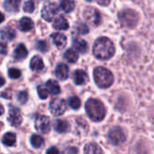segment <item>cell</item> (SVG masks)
I'll use <instances>...</instances> for the list:
<instances>
[{
	"label": "cell",
	"mask_w": 154,
	"mask_h": 154,
	"mask_svg": "<svg viewBox=\"0 0 154 154\" xmlns=\"http://www.w3.org/2000/svg\"><path fill=\"white\" fill-rule=\"evenodd\" d=\"M116 52V47L112 41L106 37H100L96 40L93 45V54L100 60L111 59Z\"/></svg>",
	"instance_id": "obj_1"
},
{
	"label": "cell",
	"mask_w": 154,
	"mask_h": 154,
	"mask_svg": "<svg viewBox=\"0 0 154 154\" xmlns=\"http://www.w3.org/2000/svg\"><path fill=\"white\" fill-rule=\"evenodd\" d=\"M86 112L88 117L94 122H101L106 116V108L104 104L95 98H90L86 102Z\"/></svg>",
	"instance_id": "obj_2"
},
{
	"label": "cell",
	"mask_w": 154,
	"mask_h": 154,
	"mask_svg": "<svg viewBox=\"0 0 154 154\" xmlns=\"http://www.w3.org/2000/svg\"><path fill=\"white\" fill-rule=\"evenodd\" d=\"M94 80L100 88H108L114 83V75L106 68L97 67L93 72Z\"/></svg>",
	"instance_id": "obj_3"
},
{
	"label": "cell",
	"mask_w": 154,
	"mask_h": 154,
	"mask_svg": "<svg viewBox=\"0 0 154 154\" xmlns=\"http://www.w3.org/2000/svg\"><path fill=\"white\" fill-rule=\"evenodd\" d=\"M118 18L122 25L127 28H134L139 22V14L133 9H125L118 14Z\"/></svg>",
	"instance_id": "obj_4"
},
{
	"label": "cell",
	"mask_w": 154,
	"mask_h": 154,
	"mask_svg": "<svg viewBox=\"0 0 154 154\" xmlns=\"http://www.w3.org/2000/svg\"><path fill=\"white\" fill-rule=\"evenodd\" d=\"M83 17L88 23L93 26H98L102 21L100 12L97 8L91 6H88L85 8L83 12Z\"/></svg>",
	"instance_id": "obj_5"
},
{
	"label": "cell",
	"mask_w": 154,
	"mask_h": 154,
	"mask_svg": "<svg viewBox=\"0 0 154 154\" xmlns=\"http://www.w3.org/2000/svg\"><path fill=\"white\" fill-rule=\"evenodd\" d=\"M108 139L113 145L117 146L126 141V136L121 127L114 126L108 132Z\"/></svg>",
	"instance_id": "obj_6"
},
{
	"label": "cell",
	"mask_w": 154,
	"mask_h": 154,
	"mask_svg": "<svg viewBox=\"0 0 154 154\" xmlns=\"http://www.w3.org/2000/svg\"><path fill=\"white\" fill-rule=\"evenodd\" d=\"M58 5L53 2H47L42 10V16L47 22H51L55 15L58 14Z\"/></svg>",
	"instance_id": "obj_7"
},
{
	"label": "cell",
	"mask_w": 154,
	"mask_h": 154,
	"mask_svg": "<svg viewBox=\"0 0 154 154\" xmlns=\"http://www.w3.org/2000/svg\"><path fill=\"white\" fill-rule=\"evenodd\" d=\"M50 111L55 116H60L63 115L66 111V103L64 99L54 98L50 103Z\"/></svg>",
	"instance_id": "obj_8"
},
{
	"label": "cell",
	"mask_w": 154,
	"mask_h": 154,
	"mask_svg": "<svg viewBox=\"0 0 154 154\" xmlns=\"http://www.w3.org/2000/svg\"><path fill=\"white\" fill-rule=\"evenodd\" d=\"M35 129L42 134H48L51 130V123L47 116H38L35 118Z\"/></svg>",
	"instance_id": "obj_9"
},
{
	"label": "cell",
	"mask_w": 154,
	"mask_h": 154,
	"mask_svg": "<svg viewBox=\"0 0 154 154\" xmlns=\"http://www.w3.org/2000/svg\"><path fill=\"white\" fill-rule=\"evenodd\" d=\"M22 114L20 112V110L17 107H14L11 106L10 110H9V118L8 121L11 124L12 126H19L22 123Z\"/></svg>",
	"instance_id": "obj_10"
},
{
	"label": "cell",
	"mask_w": 154,
	"mask_h": 154,
	"mask_svg": "<svg viewBox=\"0 0 154 154\" xmlns=\"http://www.w3.org/2000/svg\"><path fill=\"white\" fill-rule=\"evenodd\" d=\"M52 42L59 49H63L67 44V37L60 32H54L51 35Z\"/></svg>",
	"instance_id": "obj_11"
},
{
	"label": "cell",
	"mask_w": 154,
	"mask_h": 154,
	"mask_svg": "<svg viewBox=\"0 0 154 154\" xmlns=\"http://www.w3.org/2000/svg\"><path fill=\"white\" fill-rule=\"evenodd\" d=\"M69 67L66 64H63V63L59 64L57 66L56 69H55V75L60 80L67 79L68 77H69Z\"/></svg>",
	"instance_id": "obj_12"
},
{
	"label": "cell",
	"mask_w": 154,
	"mask_h": 154,
	"mask_svg": "<svg viewBox=\"0 0 154 154\" xmlns=\"http://www.w3.org/2000/svg\"><path fill=\"white\" fill-rule=\"evenodd\" d=\"M73 79L76 85H84L87 83L88 78L87 73L82 69H77L73 74Z\"/></svg>",
	"instance_id": "obj_13"
},
{
	"label": "cell",
	"mask_w": 154,
	"mask_h": 154,
	"mask_svg": "<svg viewBox=\"0 0 154 154\" xmlns=\"http://www.w3.org/2000/svg\"><path fill=\"white\" fill-rule=\"evenodd\" d=\"M52 26L55 30H68L69 29V23L68 21L61 15L58 16L55 18V20L53 21Z\"/></svg>",
	"instance_id": "obj_14"
},
{
	"label": "cell",
	"mask_w": 154,
	"mask_h": 154,
	"mask_svg": "<svg viewBox=\"0 0 154 154\" xmlns=\"http://www.w3.org/2000/svg\"><path fill=\"white\" fill-rule=\"evenodd\" d=\"M73 46L77 51H79L82 54L86 53L88 51V45L87 42L85 40L79 39V38L73 40Z\"/></svg>",
	"instance_id": "obj_15"
},
{
	"label": "cell",
	"mask_w": 154,
	"mask_h": 154,
	"mask_svg": "<svg viewBox=\"0 0 154 154\" xmlns=\"http://www.w3.org/2000/svg\"><path fill=\"white\" fill-rule=\"evenodd\" d=\"M18 27L22 32H29L33 28V22L29 17H23L19 21Z\"/></svg>",
	"instance_id": "obj_16"
},
{
	"label": "cell",
	"mask_w": 154,
	"mask_h": 154,
	"mask_svg": "<svg viewBox=\"0 0 154 154\" xmlns=\"http://www.w3.org/2000/svg\"><path fill=\"white\" fill-rule=\"evenodd\" d=\"M46 88L48 89L49 93L53 96H57L60 93V87L56 80L50 79L46 83Z\"/></svg>",
	"instance_id": "obj_17"
},
{
	"label": "cell",
	"mask_w": 154,
	"mask_h": 154,
	"mask_svg": "<svg viewBox=\"0 0 154 154\" xmlns=\"http://www.w3.org/2000/svg\"><path fill=\"white\" fill-rule=\"evenodd\" d=\"M54 129L59 134H64L67 133L69 129V125L65 120H56L54 123Z\"/></svg>",
	"instance_id": "obj_18"
},
{
	"label": "cell",
	"mask_w": 154,
	"mask_h": 154,
	"mask_svg": "<svg viewBox=\"0 0 154 154\" xmlns=\"http://www.w3.org/2000/svg\"><path fill=\"white\" fill-rule=\"evenodd\" d=\"M27 55H28V51H27L26 47H25L23 44H22V43L18 44V46L15 48L14 52V58H15L16 60H20L25 59V58L27 57Z\"/></svg>",
	"instance_id": "obj_19"
},
{
	"label": "cell",
	"mask_w": 154,
	"mask_h": 154,
	"mask_svg": "<svg viewBox=\"0 0 154 154\" xmlns=\"http://www.w3.org/2000/svg\"><path fill=\"white\" fill-rule=\"evenodd\" d=\"M30 68L32 70H35V71H41L42 69H43L44 64H43V61H42V58L39 57V56L32 57L31 61H30Z\"/></svg>",
	"instance_id": "obj_20"
},
{
	"label": "cell",
	"mask_w": 154,
	"mask_h": 154,
	"mask_svg": "<svg viewBox=\"0 0 154 154\" xmlns=\"http://www.w3.org/2000/svg\"><path fill=\"white\" fill-rule=\"evenodd\" d=\"M84 154H104L103 150L95 143H88L84 148Z\"/></svg>",
	"instance_id": "obj_21"
},
{
	"label": "cell",
	"mask_w": 154,
	"mask_h": 154,
	"mask_svg": "<svg viewBox=\"0 0 154 154\" xmlns=\"http://www.w3.org/2000/svg\"><path fill=\"white\" fill-rule=\"evenodd\" d=\"M19 0H5L4 2V8L7 12H17L19 10Z\"/></svg>",
	"instance_id": "obj_22"
},
{
	"label": "cell",
	"mask_w": 154,
	"mask_h": 154,
	"mask_svg": "<svg viewBox=\"0 0 154 154\" xmlns=\"http://www.w3.org/2000/svg\"><path fill=\"white\" fill-rule=\"evenodd\" d=\"M64 58L70 63H75L79 60V53L73 49H69L64 53Z\"/></svg>",
	"instance_id": "obj_23"
},
{
	"label": "cell",
	"mask_w": 154,
	"mask_h": 154,
	"mask_svg": "<svg viewBox=\"0 0 154 154\" xmlns=\"http://www.w3.org/2000/svg\"><path fill=\"white\" fill-rule=\"evenodd\" d=\"M15 142H16V135L12 132L6 133L3 136V143L6 146H9V147L14 146L15 144Z\"/></svg>",
	"instance_id": "obj_24"
},
{
	"label": "cell",
	"mask_w": 154,
	"mask_h": 154,
	"mask_svg": "<svg viewBox=\"0 0 154 154\" xmlns=\"http://www.w3.org/2000/svg\"><path fill=\"white\" fill-rule=\"evenodd\" d=\"M1 36L7 41H12L15 37V31L11 27H5L0 32Z\"/></svg>",
	"instance_id": "obj_25"
},
{
	"label": "cell",
	"mask_w": 154,
	"mask_h": 154,
	"mask_svg": "<svg viewBox=\"0 0 154 154\" xmlns=\"http://www.w3.org/2000/svg\"><path fill=\"white\" fill-rule=\"evenodd\" d=\"M60 6L65 13H70L75 8V2L73 0H61Z\"/></svg>",
	"instance_id": "obj_26"
},
{
	"label": "cell",
	"mask_w": 154,
	"mask_h": 154,
	"mask_svg": "<svg viewBox=\"0 0 154 154\" xmlns=\"http://www.w3.org/2000/svg\"><path fill=\"white\" fill-rule=\"evenodd\" d=\"M31 144L34 148H41L44 144V140L42 136L34 134L31 137Z\"/></svg>",
	"instance_id": "obj_27"
},
{
	"label": "cell",
	"mask_w": 154,
	"mask_h": 154,
	"mask_svg": "<svg viewBox=\"0 0 154 154\" xmlns=\"http://www.w3.org/2000/svg\"><path fill=\"white\" fill-rule=\"evenodd\" d=\"M68 103H69V106H70L72 109H74V110L79 109V108L80 107V106H81V101H80V99H79L78 97H76V96L70 97L69 98V100H68Z\"/></svg>",
	"instance_id": "obj_28"
},
{
	"label": "cell",
	"mask_w": 154,
	"mask_h": 154,
	"mask_svg": "<svg viewBox=\"0 0 154 154\" xmlns=\"http://www.w3.org/2000/svg\"><path fill=\"white\" fill-rule=\"evenodd\" d=\"M37 92H38V96L40 97L41 99H47L49 97V91L46 88H44L43 86L40 85L37 88Z\"/></svg>",
	"instance_id": "obj_29"
},
{
	"label": "cell",
	"mask_w": 154,
	"mask_h": 154,
	"mask_svg": "<svg viewBox=\"0 0 154 154\" xmlns=\"http://www.w3.org/2000/svg\"><path fill=\"white\" fill-rule=\"evenodd\" d=\"M35 47L41 52H46L48 51V49H49V46H48V44H47V42L45 41H38L36 42Z\"/></svg>",
	"instance_id": "obj_30"
},
{
	"label": "cell",
	"mask_w": 154,
	"mask_h": 154,
	"mask_svg": "<svg viewBox=\"0 0 154 154\" xmlns=\"http://www.w3.org/2000/svg\"><path fill=\"white\" fill-rule=\"evenodd\" d=\"M34 8H35V5L32 0L26 1L23 5V11L26 13H32L34 11Z\"/></svg>",
	"instance_id": "obj_31"
},
{
	"label": "cell",
	"mask_w": 154,
	"mask_h": 154,
	"mask_svg": "<svg viewBox=\"0 0 154 154\" xmlns=\"http://www.w3.org/2000/svg\"><path fill=\"white\" fill-rule=\"evenodd\" d=\"M8 75L11 79H19L21 77V71L18 69H14V68H12L8 70Z\"/></svg>",
	"instance_id": "obj_32"
},
{
	"label": "cell",
	"mask_w": 154,
	"mask_h": 154,
	"mask_svg": "<svg viewBox=\"0 0 154 154\" xmlns=\"http://www.w3.org/2000/svg\"><path fill=\"white\" fill-rule=\"evenodd\" d=\"M76 30L78 31V32L81 33V34H86L89 32V29L88 27V25L86 23H80L77 25L76 27Z\"/></svg>",
	"instance_id": "obj_33"
},
{
	"label": "cell",
	"mask_w": 154,
	"mask_h": 154,
	"mask_svg": "<svg viewBox=\"0 0 154 154\" xmlns=\"http://www.w3.org/2000/svg\"><path fill=\"white\" fill-rule=\"evenodd\" d=\"M18 101L21 103V104H25L28 100V94L26 91H21L19 94H18Z\"/></svg>",
	"instance_id": "obj_34"
},
{
	"label": "cell",
	"mask_w": 154,
	"mask_h": 154,
	"mask_svg": "<svg viewBox=\"0 0 154 154\" xmlns=\"http://www.w3.org/2000/svg\"><path fill=\"white\" fill-rule=\"evenodd\" d=\"M6 53H7V44L5 42L0 41V54L5 55Z\"/></svg>",
	"instance_id": "obj_35"
},
{
	"label": "cell",
	"mask_w": 154,
	"mask_h": 154,
	"mask_svg": "<svg viewBox=\"0 0 154 154\" xmlns=\"http://www.w3.org/2000/svg\"><path fill=\"white\" fill-rule=\"evenodd\" d=\"M110 2L111 0H97V3L103 6H107L110 4Z\"/></svg>",
	"instance_id": "obj_36"
},
{
	"label": "cell",
	"mask_w": 154,
	"mask_h": 154,
	"mask_svg": "<svg viewBox=\"0 0 154 154\" xmlns=\"http://www.w3.org/2000/svg\"><path fill=\"white\" fill-rule=\"evenodd\" d=\"M46 154H59V151L56 147H51L48 151Z\"/></svg>",
	"instance_id": "obj_37"
},
{
	"label": "cell",
	"mask_w": 154,
	"mask_h": 154,
	"mask_svg": "<svg viewBox=\"0 0 154 154\" xmlns=\"http://www.w3.org/2000/svg\"><path fill=\"white\" fill-rule=\"evenodd\" d=\"M0 97H4V98L10 99V98H11V97H12V95H11V93H9V92H7V91H5V92H2V93H0Z\"/></svg>",
	"instance_id": "obj_38"
},
{
	"label": "cell",
	"mask_w": 154,
	"mask_h": 154,
	"mask_svg": "<svg viewBox=\"0 0 154 154\" xmlns=\"http://www.w3.org/2000/svg\"><path fill=\"white\" fill-rule=\"evenodd\" d=\"M5 79H4V78H2V77H0V88H1V87H3V86L5 85Z\"/></svg>",
	"instance_id": "obj_39"
},
{
	"label": "cell",
	"mask_w": 154,
	"mask_h": 154,
	"mask_svg": "<svg viewBox=\"0 0 154 154\" xmlns=\"http://www.w3.org/2000/svg\"><path fill=\"white\" fill-rule=\"evenodd\" d=\"M5 112V109H4V106L0 104V116H2Z\"/></svg>",
	"instance_id": "obj_40"
},
{
	"label": "cell",
	"mask_w": 154,
	"mask_h": 154,
	"mask_svg": "<svg viewBox=\"0 0 154 154\" xmlns=\"http://www.w3.org/2000/svg\"><path fill=\"white\" fill-rule=\"evenodd\" d=\"M4 20H5V15L0 12V23H1Z\"/></svg>",
	"instance_id": "obj_41"
},
{
	"label": "cell",
	"mask_w": 154,
	"mask_h": 154,
	"mask_svg": "<svg viewBox=\"0 0 154 154\" xmlns=\"http://www.w3.org/2000/svg\"><path fill=\"white\" fill-rule=\"evenodd\" d=\"M87 1H92V0H87Z\"/></svg>",
	"instance_id": "obj_42"
}]
</instances>
